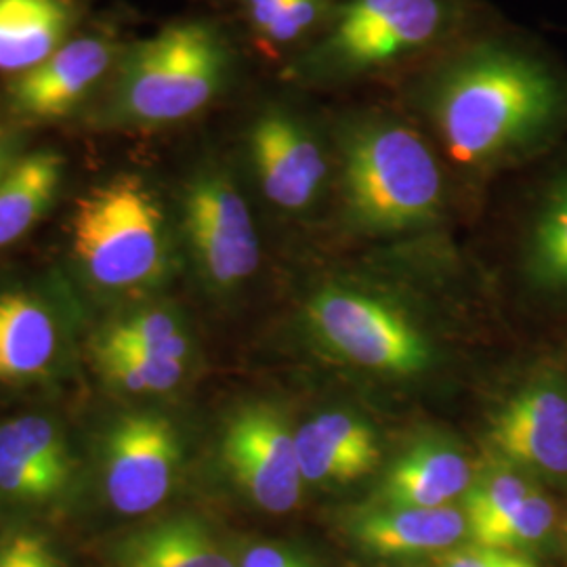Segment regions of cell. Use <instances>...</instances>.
<instances>
[{"label": "cell", "mask_w": 567, "mask_h": 567, "mask_svg": "<svg viewBox=\"0 0 567 567\" xmlns=\"http://www.w3.org/2000/svg\"><path fill=\"white\" fill-rule=\"evenodd\" d=\"M63 158L42 150L23 154L0 182V248L18 243L55 203Z\"/></svg>", "instance_id": "cell-20"}, {"label": "cell", "mask_w": 567, "mask_h": 567, "mask_svg": "<svg viewBox=\"0 0 567 567\" xmlns=\"http://www.w3.org/2000/svg\"><path fill=\"white\" fill-rule=\"evenodd\" d=\"M55 351L58 330L47 307L25 292H0V383L41 377Z\"/></svg>", "instance_id": "cell-19"}, {"label": "cell", "mask_w": 567, "mask_h": 567, "mask_svg": "<svg viewBox=\"0 0 567 567\" xmlns=\"http://www.w3.org/2000/svg\"><path fill=\"white\" fill-rule=\"evenodd\" d=\"M324 4L326 0H286L261 37L271 44L299 41L320 20Z\"/></svg>", "instance_id": "cell-27"}, {"label": "cell", "mask_w": 567, "mask_h": 567, "mask_svg": "<svg viewBox=\"0 0 567 567\" xmlns=\"http://www.w3.org/2000/svg\"><path fill=\"white\" fill-rule=\"evenodd\" d=\"M425 105L450 158L486 166L566 128L567 81L532 51L486 42L447 61L429 82Z\"/></svg>", "instance_id": "cell-1"}, {"label": "cell", "mask_w": 567, "mask_h": 567, "mask_svg": "<svg viewBox=\"0 0 567 567\" xmlns=\"http://www.w3.org/2000/svg\"><path fill=\"white\" fill-rule=\"evenodd\" d=\"M343 192L351 221L372 234L431 224L444 182L425 140L386 116H358L341 131Z\"/></svg>", "instance_id": "cell-3"}, {"label": "cell", "mask_w": 567, "mask_h": 567, "mask_svg": "<svg viewBox=\"0 0 567 567\" xmlns=\"http://www.w3.org/2000/svg\"><path fill=\"white\" fill-rule=\"evenodd\" d=\"M79 18L74 0H0V72L37 68L70 41Z\"/></svg>", "instance_id": "cell-17"}, {"label": "cell", "mask_w": 567, "mask_h": 567, "mask_svg": "<svg viewBox=\"0 0 567 567\" xmlns=\"http://www.w3.org/2000/svg\"><path fill=\"white\" fill-rule=\"evenodd\" d=\"M248 150L269 203L303 210L322 192L328 175L324 150L301 118L267 110L248 131Z\"/></svg>", "instance_id": "cell-12"}, {"label": "cell", "mask_w": 567, "mask_h": 567, "mask_svg": "<svg viewBox=\"0 0 567 567\" xmlns=\"http://www.w3.org/2000/svg\"><path fill=\"white\" fill-rule=\"evenodd\" d=\"M0 567H63V564L41 534L13 532L0 538Z\"/></svg>", "instance_id": "cell-26"}, {"label": "cell", "mask_w": 567, "mask_h": 567, "mask_svg": "<svg viewBox=\"0 0 567 567\" xmlns=\"http://www.w3.org/2000/svg\"><path fill=\"white\" fill-rule=\"evenodd\" d=\"M507 557V550L473 545L447 553L440 567H503Z\"/></svg>", "instance_id": "cell-28"}, {"label": "cell", "mask_w": 567, "mask_h": 567, "mask_svg": "<svg viewBox=\"0 0 567 567\" xmlns=\"http://www.w3.org/2000/svg\"><path fill=\"white\" fill-rule=\"evenodd\" d=\"M103 377L126 393H164L179 385L185 362L152 351H95Z\"/></svg>", "instance_id": "cell-24"}, {"label": "cell", "mask_w": 567, "mask_h": 567, "mask_svg": "<svg viewBox=\"0 0 567 567\" xmlns=\"http://www.w3.org/2000/svg\"><path fill=\"white\" fill-rule=\"evenodd\" d=\"M224 461L244 494L265 513L282 515L299 505L303 477L295 433L276 408L246 405L229 419Z\"/></svg>", "instance_id": "cell-9"}, {"label": "cell", "mask_w": 567, "mask_h": 567, "mask_svg": "<svg viewBox=\"0 0 567 567\" xmlns=\"http://www.w3.org/2000/svg\"><path fill=\"white\" fill-rule=\"evenodd\" d=\"M473 480L471 465L458 450L426 442L408 450L391 466L379 496L391 508L446 507L465 496Z\"/></svg>", "instance_id": "cell-18"}, {"label": "cell", "mask_w": 567, "mask_h": 567, "mask_svg": "<svg viewBox=\"0 0 567 567\" xmlns=\"http://www.w3.org/2000/svg\"><path fill=\"white\" fill-rule=\"evenodd\" d=\"M20 158V137L13 128L0 126V182L7 171Z\"/></svg>", "instance_id": "cell-31"}, {"label": "cell", "mask_w": 567, "mask_h": 567, "mask_svg": "<svg viewBox=\"0 0 567 567\" xmlns=\"http://www.w3.org/2000/svg\"><path fill=\"white\" fill-rule=\"evenodd\" d=\"M95 351H152L185 362L189 341L173 313L145 309L107 326L95 343Z\"/></svg>", "instance_id": "cell-22"}, {"label": "cell", "mask_w": 567, "mask_h": 567, "mask_svg": "<svg viewBox=\"0 0 567 567\" xmlns=\"http://www.w3.org/2000/svg\"><path fill=\"white\" fill-rule=\"evenodd\" d=\"M489 442L501 461L534 480L567 482V391L543 379L508 400L494 419Z\"/></svg>", "instance_id": "cell-10"}, {"label": "cell", "mask_w": 567, "mask_h": 567, "mask_svg": "<svg viewBox=\"0 0 567 567\" xmlns=\"http://www.w3.org/2000/svg\"><path fill=\"white\" fill-rule=\"evenodd\" d=\"M284 2L286 0H246L248 18L259 34H264L267 25L278 16Z\"/></svg>", "instance_id": "cell-30"}, {"label": "cell", "mask_w": 567, "mask_h": 567, "mask_svg": "<svg viewBox=\"0 0 567 567\" xmlns=\"http://www.w3.org/2000/svg\"><path fill=\"white\" fill-rule=\"evenodd\" d=\"M179 437L161 414H126L103 442V487L121 515H145L173 492L179 466Z\"/></svg>", "instance_id": "cell-8"}, {"label": "cell", "mask_w": 567, "mask_h": 567, "mask_svg": "<svg viewBox=\"0 0 567 567\" xmlns=\"http://www.w3.org/2000/svg\"><path fill=\"white\" fill-rule=\"evenodd\" d=\"M183 229L204 278L217 288L248 280L261 259L243 194L221 171L198 173L183 194Z\"/></svg>", "instance_id": "cell-7"}, {"label": "cell", "mask_w": 567, "mask_h": 567, "mask_svg": "<svg viewBox=\"0 0 567 567\" xmlns=\"http://www.w3.org/2000/svg\"><path fill=\"white\" fill-rule=\"evenodd\" d=\"M240 567H309L290 550L276 545H257L248 548L240 559Z\"/></svg>", "instance_id": "cell-29"}, {"label": "cell", "mask_w": 567, "mask_h": 567, "mask_svg": "<svg viewBox=\"0 0 567 567\" xmlns=\"http://www.w3.org/2000/svg\"><path fill=\"white\" fill-rule=\"evenodd\" d=\"M452 21L450 0H349L295 72L303 82L370 74L442 41Z\"/></svg>", "instance_id": "cell-5"}, {"label": "cell", "mask_w": 567, "mask_h": 567, "mask_svg": "<svg viewBox=\"0 0 567 567\" xmlns=\"http://www.w3.org/2000/svg\"><path fill=\"white\" fill-rule=\"evenodd\" d=\"M529 274L547 288H567V175L555 185L534 225Z\"/></svg>", "instance_id": "cell-23"}, {"label": "cell", "mask_w": 567, "mask_h": 567, "mask_svg": "<svg viewBox=\"0 0 567 567\" xmlns=\"http://www.w3.org/2000/svg\"><path fill=\"white\" fill-rule=\"evenodd\" d=\"M114 567H240L219 536L192 515L166 517L121 538Z\"/></svg>", "instance_id": "cell-15"}, {"label": "cell", "mask_w": 567, "mask_h": 567, "mask_svg": "<svg viewBox=\"0 0 567 567\" xmlns=\"http://www.w3.org/2000/svg\"><path fill=\"white\" fill-rule=\"evenodd\" d=\"M316 334L347 362L386 374H416L431 360L421 332L404 316L364 292L332 288L309 303Z\"/></svg>", "instance_id": "cell-6"}, {"label": "cell", "mask_w": 567, "mask_h": 567, "mask_svg": "<svg viewBox=\"0 0 567 567\" xmlns=\"http://www.w3.org/2000/svg\"><path fill=\"white\" fill-rule=\"evenodd\" d=\"M74 475L68 442L47 416H18L0 425V494L41 505L61 496Z\"/></svg>", "instance_id": "cell-13"}, {"label": "cell", "mask_w": 567, "mask_h": 567, "mask_svg": "<svg viewBox=\"0 0 567 567\" xmlns=\"http://www.w3.org/2000/svg\"><path fill=\"white\" fill-rule=\"evenodd\" d=\"M72 246L89 278L110 290L161 282L171 259L161 203L135 175L112 177L79 198Z\"/></svg>", "instance_id": "cell-4"}, {"label": "cell", "mask_w": 567, "mask_h": 567, "mask_svg": "<svg viewBox=\"0 0 567 567\" xmlns=\"http://www.w3.org/2000/svg\"><path fill=\"white\" fill-rule=\"evenodd\" d=\"M536 487V480L517 466L498 461L475 475L466 489L463 513L468 526V538L475 543L489 527L498 524L517 505L526 501L527 494Z\"/></svg>", "instance_id": "cell-21"}, {"label": "cell", "mask_w": 567, "mask_h": 567, "mask_svg": "<svg viewBox=\"0 0 567 567\" xmlns=\"http://www.w3.org/2000/svg\"><path fill=\"white\" fill-rule=\"evenodd\" d=\"M224 34L182 21L118 53L93 118L112 128H158L187 121L215 102L231 76Z\"/></svg>", "instance_id": "cell-2"}, {"label": "cell", "mask_w": 567, "mask_h": 567, "mask_svg": "<svg viewBox=\"0 0 567 567\" xmlns=\"http://www.w3.org/2000/svg\"><path fill=\"white\" fill-rule=\"evenodd\" d=\"M303 482L344 484L377 468L381 447L372 429L343 412H326L295 433Z\"/></svg>", "instance_id": "cell-14"}, {"label": "cell", "mask_w": 567, "mask_h": 567, "mask_svg": "<svg viewBox=\"0 0 567 567\" xmlns=\"http://www.w3.org/2000/svg\"><path fill=\"white\" fill-rule=\"evenodd\" d=\"M355 540L381 557H408L456 547L468 536L463 508H379L353 524Z\"/></svg>", "instance_id": "cell-16"}, {"label": "cell", "mask_w": 567, "mask_h": 567, "mask_svg": "<svg viewBox=\"0 0 567 567\" xmlns=\"http://www.w3.org/2000/svg\"><path fill=\"white\" fill-rule=\"evenodd\" d=\"M116 60L118 49L107 39H70L51 58L13 79L7 105L21 121L65 118L107 81Z\"/></svg>", "instance_id": "cell-11"}, {"label": "cell", "mask_w": 567, "mask_h": 567, "mask_svg": "<svg viewBox=\"0 0 567 567\" xmlns=\"http://www.w3.org/2000/svg\"><path fill=\"white\" fill-rule=\"evenodd\" d=\"M557 526V508L547 494L536 486L522 505L482 534L473 545L498 548L519 555L522 550L543 547Z\"/></svg>", "instance_id": "cell-25"}]
</instances>
